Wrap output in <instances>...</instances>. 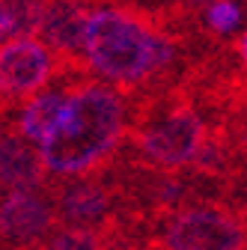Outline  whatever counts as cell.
Returning <instances> with one entry per match:
<instances>
[{
    "label": "cell",
    "mask_w": 247,
    "mask_h": 250,
    "mask_svg": "<svg viewBox=\"0 0 247 250\" xmlns=\"http://www.w3.org/2000/svg\"><path fill=\"white\" fill-rule=\"evenodd\" d=\"M226 122H229V131H232V140H235L241 161H247V104L241 110H235L232 116H226Z\"/></svg>",
    "instance_id": "obj_11"
},
{
    "label": "cell",
    "mask_w": 247,
    "mask_h": 250,
    "mask_svg": "<svg viewBox=\"0 0 247 250\" xmlns=\"http://www.w3.org/2000/svg\"><path fill=\"white\" fill-rule=\"evenodd\" d=\"M173 21L122 6H102L86 27V60L92 75L122 92H158L176 62Z\"/></svg>",
    "instance_id": "obj_1"
},
{
    "label": "cell",
    "mask_w": 247,
    "mask_h": 250,
    "mask_svg": "<svg viewBox=\"0 0 247 250\" xmlns=\"http://www.w3.org/2000/svg\"><path fill=\"white\" fill-rule=\"evenodd\" d=\"M238 54H241V62H244V69H247V36L238 42Z\"/></svg>",
    "instance_id": "obj_13"
},
{
    "label": "cell",
    "mask_w": 247,
    "mask_h": 250,
    "mask_svg": "<svg viewBox=\"0 0 247 250\" xmlns=\"http://www.w3.org/2000/svg\"><path fill=\"white\" fill-rule=\"evenodd\" d=\"M200 102V92H194L191 83H176L137 99L125 140L137 152L140 167L188 170L194 164L211 131Z\"/></svg>",
    "instance_id": "obj_3"
},
{
    "label": "cell",
    "mask_w": 247,
    "mask_h": 250,
    "mask_svg": "<svg viewBox=\"0 0 247 250\" xmlns=\"http://www.w3.org/2000/svg\"><path fill=\"white\" fill-rule=\"evenodd\" d=\"M57 72V57L45 42L9 39L0 45V102L12 104L39 92Z\"/></svg>",
    "instance_id": "obj_7"
},
{
    "label": "cell",
    "mask_w": 247,
    "mask_h": 250,
    "mask_svg": "<svg viewBox=\"0 0 247 250\" xmlns=\"http://www.w3.org/2000/svg\"><path fill=\"white\" fill-rule=\"evenodd\" d=\"M9 39V9H6V0H0V42Z\"/></svg>",
    "instance_id": "obj_12"
},
{
    "label": "cell",
    "mask_w": 247,
    "mask_h": 250,
    "mask_svg": "<svg viewBox=\"0 0 247 250\" xmlns=\"http://www.w3.org/2000/svg\"><path fill=\"white\" fill-rule=\"evenodd\" d=\"M206 21H208V27L214 33L224 36V33H232V30L241 24V9H238V3H232V0H214V3H208Z\"/></svg>",
    "instance_id": "obj_10"
},
{
    "label": "cell",
    "mask_w": 247,
    "mask_h": 250,
    "mask_svg": "<svg viewBox=\"0 0 247 250\" xmlns=\"http://www.w3.org/2000/svg\"><path fill=\"white\" fill-rule=\"evenodd\" d=\"M66 102H69V92H54V89L42 92L36 99H27L18 113V131L33 143H45L48 134L57 128Z\"/></svg>",
    "instance_id": "obj_9"
},
{
    "label": "cell",
    "mask_w": 247,
    "mask_h": 250,
    "mask_svg": "<svg viewBox=\"0 0 247 250\" xmlns=\"http://www.w3.org/2000/svg\"><path fill=\"white\" fill-rule=\"evenodd\" d=\"M27 188H48L42 152H36L33 140H27L21 131H0V191H27Z\"/></svg>",
    "instance_id": "obj_8"
},
{
    "label": "cell",
    "mask_w": 247,
    "mask_h": 250,
    "mask_svg": "<svg viewBox=\"0 0 247 250\" xmlns=\"http://www.w3.org/2000/svg\"><path fill=\"white\" fill-rule=\"evenodd\" d=\"M128 102L104 81L83 78L69 89L57 128L39 143L48 179H81L107 170L128 134Z\"/></svg>",
    "instance_id": "obj_2"
},
{
    "label": "cell",
    "mask_w": 247,
    "mask_h": 250,
    "mask_svg": "<svg viewBox=\"0 0 247 250\" xmlns=\"http://www.w3.org/2000/svg\"><path fill=\"white\" fill-rule=\"evenodd\" d=\"M146 229V250H247V206L188 203Z\"/></svg>",
    "instance_id": "obj_4"
},
{
    "label": "cell",
    "mask_w": 247,
    "mask_h": 250,
    "mask_svg": "<svg viewBox=\"0 0 247 250\" xmlns=\"http://www.w3.org/2000/svg\"><path fill=\"white\" fill-rule=\"evenodd\" d=\"M60 224L48 188L9 191L0 200V241L18 250H36Z\"/></svg>",
    "instance_id": "obj_6"
},
{
    "label": "cell",
    "mask_w": 247,
    "mask_h": 250,
    "mask_svg": "<svg viewBox=\"0 0 247 250\" xmlns=\"http://www.w3.org/2000/svg\"><path fill=\"white\" fill-rule=\"evenodd\" d=\"M92 0H45L42 39L57 57V72L72 81L86 78V27L92 18Z\"/></svg>",
    "instance_id": "obj_5"
},
{
    "label": "cell",
    "mask_w": 247,
    "mask_h": 250,
    "mask_svg": "<svg viewBox=\"0 0 247 250\" xmlns=\"http://www.w3.org/2000/svg\"><path fill=\"white\" fill-rule=\"evenodd\" d=\"M188 3H197V6H203V3H214V0H188Z\"/></svg>",
    "instance_id": "obj_14"
}]
</instances>
